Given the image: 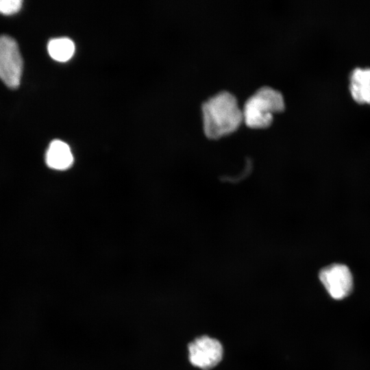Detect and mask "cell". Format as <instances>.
<instances>
[{
    "mask_svg": "<svg viewBox=\"0 0 370 370\" xmlns=\"http://www.w3.org/2000/svg\"><path fill=\"white\" fill-rule=\"evenodd\" d=\"M201 109L204 133L212 139L232 133L243 121V110L236 97L226 90L208 98L203 103Z\"/></svg>",
    "mask_w": 370,
    "mask_h": 370,
    "instance_id": "obj_1",
    "label": "cell"
},
{
    "mask_svg": "<svg viewBox=\"0 0 370 370\" xmlns=\"http://www.w3.org/2000/svg\"><path fill=\"white\" fill-rule=\"evenodd\" d=\"M282 93L270 86L258 88L245 101L243 109V120L251 127H265L269 125L275 112L284 108Z\"/></svg>",
    "mask_w": 370,
    "mask_h": 370,
    "instance_id": "obj_2",
    "label": "cell"
},
{
    "mask_svg": "<svg viewBox=\"0 0 370 370\" xmlns=\"http://www.w3.org/2000/svg\"><path fill=\"white\" fill-rule=\"evenodd\" d=\"M23 72V59L16 42L10 36H0V79L12 89L17 88Z\"/></svg>",
    "mask_w": 370,
    "mask_h": 370,
    "instance_id": "obj_3",
    "label": "cell"
},
{
    "mask_svg": "<svg viewBox=\"0 0 370 370\" xmlns=\"http://www.w3.org/2000/svg\"><path fill=\"white\" fill-rule=\"evenodd\" d=\"M190 363L204 370L217 366L223 358V347L221 343L208 336L195 338L188 345Z\"/></svg>",
    "mask_w": 370,
    "mask_h": 370,
    "instance_id": "obj_4",
    "label": "cell"
},
{
    "mask_svg": "<svg viewBox=\"0 0 370 370\" xmlns=\"http://www.w3.org/2000/svg\"><path fill=\"white\" fill-rule=\"evenodd\" d=\"M319 280L334 299L347 297L353 289V278L349 269L343 264H332L323 268Z\"/></svg>",
    "mask_w": 370,
    "mask_h": 370,
    "instance_id": "obj_5",
    "label": "cell"
},
{
    "mask_svg": "<svg viewBox=\"0 0 370 370\" xmlns=\"http://www.w3.org/2000/svg\"><path fill=\"white\" fill-rule=\"evenodd\" d=\"M45 160L51 169L66 170L73 164V156L68 144L60 140H54L48 147Z\"/></svg>",
    "mask_w": 370,
    "mask_h": 370,
    "instance_id": "obj_6",
    "label": "cell"
},
{
    "mask_svg": "<svg viewBox=\"0 0 370 370\" xmlns=\"http://www.w3.org/2000/svg\"><path fill=\"white\" fill-rule=\"evenodd\" d=\"M349 90L355 101L370 104V68L358 67L352 71Z\"/></svg>",
    "mask_w": 370,
    "mask_h": 370,
    "instance_id": "obj_7",
    "label": "cell"
},
{
    "mask_svg": "<svg viewBox=\"0 0 370 370\" xmlns=\"http://www.w3.org/2000/svg\"><path fill=\"white\" fill-rule=\"evenodd\" d=\"M49 56L58 62H66L75 53V44L68 38L51 39L47 46Z\"/></svg>",
    "mask_w": 370,
    "mask_h": 370,
    "instance_id": "obj_8",
    "label": "cell"
},
{
    "mask_svg": "<svg viewBox=\"0 0 370 370\" xmlns=\"http://www.w3.org/2000/svg\"><path fill=\"white\" fill-rule=\"evenodd\" d=\"M21 0H0V14L12 15L18 12L22 7Z\"/></svg>",
    "mask_w": 370,
    "mask_h": 370,
    "instance_id": "obj_9",
    "label": "cell"
}]
</instances>
